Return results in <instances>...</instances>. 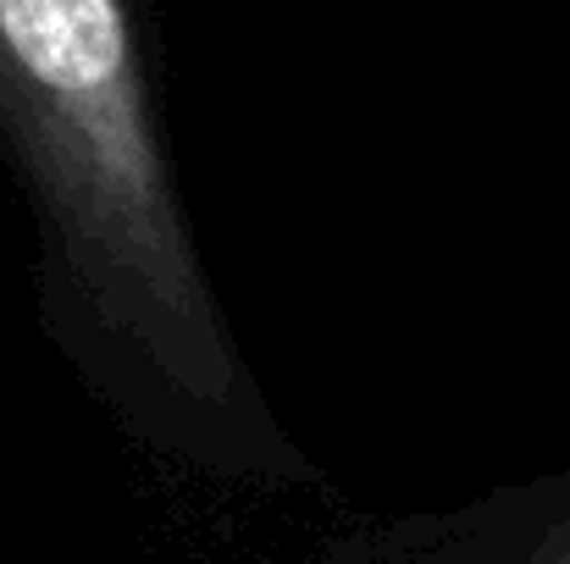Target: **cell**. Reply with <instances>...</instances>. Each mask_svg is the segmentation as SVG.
Returning a JSON list of instances; mask_svg holds the SVG:
<instances>
[{
	"instance_id": "1",
	"label": "cell",
	"mask_w": 570,
	"mask_h": 564,
	"mask_svg": "<svg viewBox=\"0 0 570 564\" xmlns=\"http://www.w3.org/2000/svg\"><path fill=\"white\" fill-rule=\"evenodd\" d=\"M0 122L106 327L194 404L238 387L122 0H0Z\"/></svg>"
},
{
	"instance_id": "2",
	"label": "cell",
	"mask_w": 570,
	"mask_h": 564,
	"mask_svg": "<svg viewBox=\"0 0 570 564\" xmlns=\"http://www.w3.org/2000/svg\"><path fill=\"white\" fill-rule=\"evenodd\" d=\"M538 564H570V543H554V548H549Z\"/></svg>"
}]
</instances>
